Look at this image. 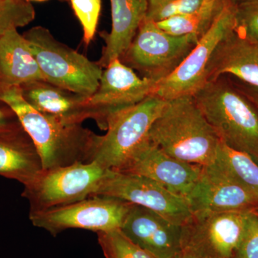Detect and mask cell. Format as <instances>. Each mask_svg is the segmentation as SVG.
<instances>
[{
    "instance_id": "obj_7",
    "label": "cell",
    "mask_w": 258,
    "mask_h": 258,
    "mask_svg": "<svg viewBox=\"0 0 258 258\" xmlns=\"http://www.w3.org/2000/svg\"><path fill=\"white\" fill-rule=\"evenodd\" d=\"M199 40L195 35H169L145 18L119 59L141 77L158 83L179 67Z\"/></svg>"
},
{
    "instance_id": "obj_20",
    "label": "cell",
    "mask_w": 258,
    "mask_h": 258,
    "mask_svg": "<svg viewBox=\"0 0 258 258\" xmlns=\"http://www.w3.org/2000/svg\"><path fill=\"white\" fill-rule=\"evenodd\" d=\"M45 81L26 39L13 29L0 37V89Z\"/></svg>"
},
{
    "instance_id": "obj_2",
    "label": "cell",
    "mask_w": 258,
    "mask_h": 258,
    "mask_svg": "<svg viewBox=\"0 0 258 258\" xmlns=\"http://www.w3.org/2000/svg\"><path fill=\"white\" fill-rule=\"evenodd\" d=\"M147 139L170 157L202 167L215 161L221 144L193 96L167 101Z\"/></svg>"
},
{
    "instance_id": "obj_6",
    "label": "cell",
    "mask_w": 258,
    "mask_h": 258,
    "mask_svg": "<svg viewBox=\"0 0 258 258\" xmlns=\"http://www.w3.org/2000/svg\"><path fill=\"white\" fill-rule=\"evenodd\" d=\"M111 171L95 161L42 169L22 196L28 200L30 213L45 211L93 197Z\"/></svg>"
},
{
    "instance_id": "obj_34",
    "label": "cell",
    "mask_w": 258,
    "mask_h": 258,
    "mask_svg": "<svg viewBox=\"0 0 258 258\" xmlns=\"http://www.w3.org/2000/svg\"><path fill=\"white\" fill-rule=\"evenodd\" d=\"M208 1H210V0H205V2H208Z\"/></svg>"
},
{
    "instance_id": "obj_10",
    "label": "cell",
    "mask_w": 258,
    "mask_h": 258,
    "mask_svg": "<svg viewBox=\"0 0 258 258\" xmlns=\"http://www.w3.org/2000/svg\"><path fill=\"white\" fill-rule=\"evenodd\" d=\"M115 198L152 210L172 223L184 226L192 218L186 199L156 181L137 174L110 171L93 197Z\"/></svg>"
},
{
    "instance_id": "obj_16",
    "label": "cell",
    "mask_w": 258,
    "mask_h": 258,
    "mask_svg": "<svg viewBox=\"0 0 258 258\" xmlns=\"http://www.w3.org/2000/svg\"><path fill=\"white\" fill-rule=\"evenodd\" d=\"M157 85L156 81L141 77L119 58H115L103 69L99 86L89 102L114 113L153 96Z\"/></svg>"
},
{
    "instance_id": "obj_15",
    "label": "cell",
    "mask_w": 258,
    "mask_h": 258,
    "mask_svg": "<svg viewBox=\"0 0 258 258\" xmlns=\"http://www.w3.org/2000/svg\"><path fill=\"white\" fill-rule=\"evenodd\" d=\"M120 230L156 258H170L182 248L183 226L133 205Z\"/></svg>"
},
{
    "instance_id": "obj_26",
    "label": "cell",
    "mask_w": 258,
    "mask_h": 258,
    "mask_svg": "<svg viewBox=\"0 0 258 258\" xmlns=\"http://www.w3.org/2000/svg\"><path fill=\"white\" fill-rule=\"evenodd\" d=\"M75 15L79 20L86 45L92 42L98 27L102 0H69Z\"/></svg>"
},
{
    "instance_id": "obj_22",
    "label": "cell",
    "mask_w": 258,
    "mask_h": 258,
    "mask_svg": "<svg viewBox=\"0 0 258 258\" xmlns=\"http://www.w3.org/2000/svg\"><path fill=\"white\" fill-rule=\"evenodd\" d=\"M215 161L258 198V164L252 158L221 142Z\"/></svg>"
},
{
    "instance_id": "obj_1",
    "label": "cell",
    "mask_w": 258,
    "mask_h": 258,
    "mask_svg": "<svg viewBox=\"0 0 258 258\" xmlns=\"http://www.w3.org/2000/svg\"><path fill=\"white\" fill-rule=\"evenodd\" d=\"M0 100L14 111L39 153L42 169L92 162L101 136L81 123H68L32 108L20 87L0 89Z\"/></svg>"
},
{
    "instance_id": "obj_27",
    "label": "cell",
    "mask_w": 258,
    "mask_h": 258,
    "mask_svg": "<svg viewBox=\"0 0 258 258\" xmlns=\"http://www.w3.org/2000/svg\"><path fill=\"white\" fill-rule=\"evenodd\" d=\"M235 30L241 37L258 44V1L237 5Z\"/></svg>"
},
{
    "instance_id": "obj_32",
    "label": "cell",
    "mask_w": 258,
    "mask_h": 258,
    "mask_svg": "<svg viewBox=\"0 0 258 258\" xmlns=\"http://www.w3.org/2000/svg\"><path fill=\"white\" fill-rule=\"evenodd\" d=\"M233 1L236 5H238L244 4V3H254V2H257L258 0H233Z\"/></svg>"
},
{
    "instance_id": "obj_18",
    "label": "cell",
    "mask_w": 258,
    "mask_h": 258,
    "mask_svg": "<svg viewBox=\"0 0 258 258\" xmlns=\"http://www.w3.org/2000/svg\"><path fill=\"white\" fill-rule=\"evenodd\" d=\"M42 170L37 148L21 123L0 131V175L26 186Z\"/></svg>"
},
{
    "instance_id": "obj_11",
    "label": "cell",
    "mask_w": 258,
    "mask_h": 258,
    "mask_svg": "<svg viewBox=\"0 0 258 258\" xmlns=\"http://www.w3.org/2000/svg\"><path fill=\"white\" fill-rule=\"evenodd\" d=\"M249 212L193 215L183 226L182 247L203 258H233Z\"/></svg>"
},
{
    "instance_id": "obj_13",
    "label": "cell",
    "mask_w": 258,
    "mask_h": 258,
    "mask_svg": "<svg viewBox=\"0 0 258 258\" xmlns=\"http://www.w3.org/2000/svg\"><path fill=\"white\" fill-rule=\"evenodd\" d=\"M202 170V166L170 157L147 138L119 172L145 176L186 200L198 183Z\"/></svg>"
},
{
    "instance_id": "obj_19",
    "label": "cell",
    "mask_w": 258,
    "mask_h": 258,
    "mask_svg": "<svg viewBox=\"0 0 258 258\" xmlns=\"http://www.w3.org/2000/svg\"><path fill=\"white\" fill-rule=\"evenodd\" d=\"M111 7V32H101L105 46L98 64L105 69L130 45L139 26L147 16V0H110Z\"/></svg>"
},
{
    "instance_id": "obj_30",
    "label": "cell",
    "mask_w": 258,
    "mask_h": 258,
    "mask_svg": "<svg viewBox=\"0 0 258 258\" xmlns=\"http://www.w3.org/2000/svg\"><path fill=\"white\" fill-rule=\"evenodd\" d=\"M170 258H203L193 250L186 247H182L179 252Z\"/></svg>"
},
{
    "instance_id": "obj_25",
    "label": "cell",
    "mask_w": 258,
    "mask_h": 258,
    "mask_svg": "<svg viewBox=\"0 0 258 258\" xmlns=\"http://www.w3.org/2000/svg\"><path fill=\"white\" fill-rule=\"evenodd\" d=\"M146 19L157 23L177 16L191 13L200 8L205 0H147Z\"/></svg>"
},
{
    "instance_id": "obj_12",
    "label": "cell",
    "mask_w": 258,
    "mask_h": 258,
    "mask_svg": "<svg viewBox=\"0 0 258 258\" xmlns=\"http://www.w3.org/2000/svg\"><path fill=\"white\" fill-rule=\"evenodd\" d=\"M192 215L258 210V198L234 179L216 161L203 166L188 196Z\"/></svg>"
},
{
    "instance_id": "obj_4",
    "label": "cell",
    "mask_w": 258,
    "mask_h": 258,
    "mask_svg": "<svg viewBox=\"0 0 258 258\" xmlns=\"http://www.w3.org/2000/svg\"><path fill=\"white\" fill-rule=\"evenodd\" d=\"M23 36L45 81L85 96L96 92L103 73L98 62L62 43L44 27H33Z\"/></svg>"
},
{
    "instance_id": "obj_24",
    "label": "cell",
    "mask_w": 258,
    "mask_h": 258,
    "mask_svg": "<svg viewBox=\"0 0 258 258\" xmlns=\"http://www.w3.org/2000/svg\"><path fill=\"white\" fill-rule=\"evenodd\" d=\"M35 18V8L28 0H0V37L26 26Z\"/></svg>"
},
{
    "instance_id": "obj_33",
    "label": "cell",
    "mask_w": 258,
    "mask_h": 258,
    "mask_svg": "<svg viewBox=\"0 0 258 258\" xmlns=\"http://www.w3.org/2000/svg\"><path fill=\"white\" fill-rule=\"evenodd\" d=\"M29 2L34 1V2H45L47 1V0H28Z\"/></svg>"
},
{
    "instance_id": "obj_21",
    "label": "cell",
    "mask_w": 258,
    "mask_h": 258,
    "mask_svg": "<svg viewBox=\"0 0 258 258\" xmlns=\"http://www.w3.org/2000/svg\"><path fill=\"white\" fill-rule=\"evenodd\" d=\"M225 2L226 0L205 2L195 11L172 17L156 24L163 31L174 36L195 35L200 38L211 27Z\"/></svg>"
},
{
    "instance_id": "obj_9",
    "label": "cell",
    "mask_w": 258,
    "mask_h": 258,
    "mask_svg": "<svg viewBox=\"0 0 258 258\" xmlns=\"http://www.w3.org/2000/svg\"><path fill=\"white\" fill-rule=\"evenodd\" d=\"M133 204L111 197L94 196L66 205L30 213L32 225L56 236L69 229L93 232L120 230Z\"/></svg>"
},
{
    "instance_id": "obj_8",
    "label": "cell",
    "mask_w": 258,
    "mask_h": 258,
    "mask_svg": "<svg viewBox=\"0 0 258 258\" xmlns=\"http://www.w3.org/2000/svg\"><path fill=\"white\" fill-rule=\"evenodd\" d=\"M237 5L226 0L220 14L187 57L171 75L157 83L154 96L166 101L193 96L207 83L209 64L219 44L235 29Z\"/></svg>"
},
{
    "instance_id": "obj_28",
    "label": "cell",
    "mask_w": 258,
    "mask_h": 258,
    "mask_svg": "<svg viewBox=\"0 0 258 258\" xmlns=\"http://www.w3.org/2000/svg\"><path fill=\"white\" fill-rule=\"evenodd\" d=\"M233 258H258V210L249 212Z\"/></svg>"
},
{
    "instance_id": "obj_5",
    "label": "cell",
    "mask_w": 258,
    "mask_h": 258,
    "mask_svg": "<svg viewBox=\"0 0 258 258\" xmlns=\"http://www.w3.org/2000/svg\"><path fill=\"white\" fill-rule=\"evenodd\" d=\"M166 103V100L153 95L113 113L106 133L100 137L93 161L105 169L119 171L147 138L149 129Z\"/></svg>"
},
{
    "instance_id": "obj_3",
    "label": "cell",
    "mask_w": 258,
    "mask_h": 258,
    "mask_svg": "<svg viewBox=\"0 0 258 258\" xmlns=\"http://www.w3.org/2000/svg\"><path fill=\"white\" fill-rule=\"evenodd\" d=\"M193 98L220 142L258 164V108L248 97L222 76Z\"/></svg>"
},
{
    "instance_id": "obj_23",
    "label": "cell",
    "mask_w": 258,
    "mask_h": 258,
    "mask_svg": "<svg viewBox=\"0 0 258 258\" xmlns=\"http://www.w3.org/2000/svg\"><path fill=\"white\" fill-rule=\"evenodd\" d=\"M97 235L106 258H156L132 242L120 230L100 232Z\"/></svg>"
},
{
    "instance_id": "obj_31",
    "label": "cell",
    "mask_w": 258,
    "mask_h": 258,
    "mask_svg": "<svg viewBox=\"0 0 258 258\" xmlns=\"http://www.w3.org/2000/svg\"><path fill=\"white\" fill-rule=\"evenodd\" d=\"M242 91L258 108V88L248 86L244 91Z\"/></svg>"
},
{
    "instance_id": "obj_29",
    "label": "cell",
    "mask_w": 258,
    "mask_h": 258,
    "mask_svg": "<svg viewBox=\"0 0 258 258\" xmlns=\"http://www.w3.org/2000/svg\"><path fill=\"white\" fill-rule=\"evenodd\" d=\"M20 124V120L14 111L5 102L0 100V131L13 128Z\"/></svg>"
},
{
    "instance_id": "obj_14",
    "label": "cell",
    "mask_w": 258,
    "mask_h": 258,
    "mask_svg": "<svg viewBox=\"0 0 258 258\" xmlns=\"http://www.w3.org/2000/svg\"><path fill=\"white\" fill-rule=\"evenodd\" d=\"M24 99L35 110L68 123L93 119L106 131L113 113L89 102L90 97L71 92L45 81L27 83L20 87Z\"/></svg>"
},
{
    "instance_id": "obj_17",
    "label": "cell",
    "mask_w": 258,
    "mask_h": 258,
    "mask_svg": "<svg viewBox=\"0 0 258 258\" xmlns=\"http://www.w3.org/2000/svg\"><path fill=\"white\" fill-rule=\"evenodd\" d=\"M227 74L258 88V44L241 37L235 30L222 40L214 52L207 82Z\"/></svg>"
}]
</instances>
